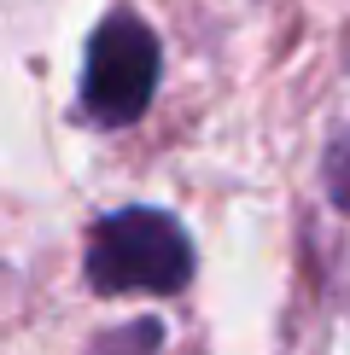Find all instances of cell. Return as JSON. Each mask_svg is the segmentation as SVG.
Segmentation results:
<instances>
[{"instance_id": "1", "label": "cell", "mask_w": 350, "mask_h": 355, "mask_svg": "<svg viewBox=\"0 0 350 355\" xmlns=\"http://www.w3.org/2000/svg\"><path fill=\"white\" fill-rule=\"evenodd\" d=\"M88 286L99 297H169L193 279V239L169 210H111L88 233Z\"/></svg>"}, {"instance_id": "2", "label": "cell", "mask_w": 350, "mask_h": 355, "mask_svg": "<svg viewBox=\"0 0 350 355\" xmlns=\"http://www.w3.org/2000/svg\"><path fill=\"white\" fill-rule=\"evenodd\" d=\"M158 35L146 29L135 12H111L88 41V64H82V116L99 128H128L140 123L146 105L158 94Z\"/></svg>"}]
</instances>
